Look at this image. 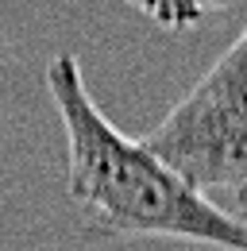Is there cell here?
Wrapping results in <instances>:
<instances>
[{"mask_svg": "<svg viewBox=\"0 0 247 251\" xmlns=\"http://www.w3.org/2000/svg\"><path fill=\"white\" fill-rule=\"evenodd\" d=\"M209 74H216L220 81H228V85H236V89L247 93V27H244V35L209 66Z\"/></svg>", "mask_w": 247, "mask_h": 251, "instance_id": "4", "label": "cell"}, {"mask_svg": "<svg viewBox=\"0 0 247 251\" xmlns=\"http://www.w3.org/2000/svg\"><path fill=\"white\" fill-rule=\"evenodd\" d=\"M47 93L66 127V189L93 236H162L247 251V220L197 193L143 139L124 135L89 97L74 54H54Z\"/></svg>", "mask_w": 247, "mask_h": 251, "instance_id": "1", "label": "cell"}, {"mask_svg": "<svg viewBox=\"0 0 247 251\" xmlns=\"http://www.w3.org/2000/svg\"><path fill=\"white\" fill-rule=\"evenodd\" d=\"M143 143L197 193H236L247 186V93L205 70Z\"/></svg>", "mask_w": 247, "mask_h": 251, "instance_id": "2", "label": "cell"}, {"mask_svg": "<svg viewBox=\"0 0 247 251\" xmlns=\"http://www.w3.org/2000/svg\"><path fill=\"white\" fill-rule=\"evenodd\" d=\"M135 4L143 16H151L158 27H170V31H182V27H193L201 24L209 12L216 8H228L232 0H127Z\"/></svg>", "mask_w": 247, "mask_h": 251, "instance_id": "3", "label": "cell"}]
</instances>
